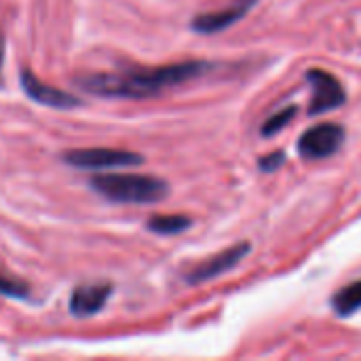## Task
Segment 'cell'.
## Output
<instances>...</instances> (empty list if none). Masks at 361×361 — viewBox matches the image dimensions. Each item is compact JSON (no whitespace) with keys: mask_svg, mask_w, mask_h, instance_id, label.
Listing matches in <instances>:
<instances>
[{"mask_svg":"<svg viewBox=\"0 0 361 361\" xmlns=\"http://www.w3.org/2000/svg\"><path fill=\"white\" fill-rule=\"evenodd\" d=\"M112 294L110 283H91V286H80L72 292L70 298V313L74 317H91L99 313L108 298Z\"/></svg>","mask_w":361,"mask_h":361,"instance_id":"cell-8","label":"cell"},{"mask_svg":"<svg viewBox=\"0 0 361 361\" xmlns=\"http://www.w3.org/2000/svg\"><path fill=\"white\" fill-rule=\"evenodd\" d=\"M258 0H235L231 2L226 8L216 11V13H205L192 19V27L201 34H214L220 32L233 23H237L243 15H247V11L256 4Z\"/></svg>","mask_w":361,"mask_h":361,"instance_id":"cell-9","label":"cell"},{"mask_svg":"<svg viewBox=\"0 0 361 361\" xmlns=\"http://www.w3.org/2000/svg\"><path fill=\"white\" fill-rule=\"evenodd\" d=\"M334 309L338 315L343 317H349L353 315L355 311L361 309V281H355L347 288H343L336 298H334Z\"/></svg>","mask_w":361,"mask_h":361,"instance_id":"cell-10","label":"cell"},{"mask_svg":"<svg viewBox=\"0 0 361 361\" xmlns=\"http://www.w3.org/2000/svg\"><path fill=\"white\" fill-rule=\"evenodd\" d=\"M2 61H4V40H2V34H0V70H2Z\"/></svg>","mask_w":361,"mask_h":361,"instance_id":"cell-15","label":"cell"},{"mask_svg":"<svg viewBox=\"0 0 361 361\" xmlns=\"http://www.w3.org/2000/svg\"><path fill=\"white\" fill-rule=\"evenodd\" d=\"M307 80L313 87V99H311V114H322L328 110H334L345 104L347 95L343 85L338 82L336 76H332L326 70H309Z\"/></svg>","mask_w":361,"mask_h":361,"instance_id":"cell-5","label":"cell"},{"mask_svg":"<svg viewBox=\"0 0 361 361\" xmlns=\"http://www.w3.org/2000/svg\"><path fill=\"white\" fill-rule=\"evenodd\" d=\"M190 226V218L186 216H154L148 220V228L159 235H176Z\"/></svg>","mask_w":361,"mask_h":361,"instance_id":"cell-11","label":"cell"},{"mask_svg":"<svg viewBox=\"0 0 361 361\" xmlns=\"http://www.w3.org/2000/svg\"><path fill=\"white\" fill-rule=\"evenodd\" d=\"M91 188L114 203L148 205L159 203L169 195V184L154 176L137 173H108L91 178Z\"/></svg>","mask_w":361,"mask_h":361,"instance_id":"cell-2","label":"cell"},{"mask_svg":"<svg viewBox=\"0 0 361 361\" xmlns=\"http://www.w3.org/2000/svg\"><path fill=\"white\" fill-rule=\"evenodd\" d=\"M345 142V129L336 123H319L302 133L298 142V152L305 159L322 161L341 150Z\"/></svg>","mask_w":361,"mask_h":361,"instance_id":"cell-4","label":"cell"},{"mask_svg":"<svg viewBox=\"0 0 361 361\" xmlns=\"http://www.w3.org/2000/svg\"><path fill=\"white\" fill-rule=\"evenodd\" d=\"M250 254V243H239V245H233L216 256H212L209 260L201 262L199 267H195L192 271L186 273V281L188 283H203V281H209V279H216L228 271H233L245 256Z\"/></svg>","mask_w":361,"mask_h":361,"instance_id":"cell-6","label":"cell"},{"mask_svg":"<svg viewBox=\"0 0 361 361\" xmlns=\"http://www.w3.org/2000/svg\"><path fill=\"white\" fill-rule=\"evenodd\" d=\"M21 87L25 91V95L30 99H34L36 104H42V106H51V108H78L82 102L72 95V93H66L57 87H51L47 82H42L40 78H36V74H32L30 70H23L21 72Z\"/></svg>","mask_w":361,"mask_h":361,"instance_id":"cell-7","label":"cell"},{"mask_svg":"<svg viewBox=\"0 0 361 361\" xmlns=\"http://www.w3.org/2000/svg\"><path fill=\"white\" fill-rule=\"evenodd\" d=\"M61 159L78 169H112V167H129L140 165L144 159L137 152L118 150V148H78L68 150L61 154Z\"/></svg>","mask_w":361,"mask_h":361,"instance_id":"cell-3","label":"cell"},{"mask_svg":"<svg viewBox=\"0 0 361 361\" xmlns=\"http://www.w3.org/2000/svg\"><path fill=\"white\" fill-rule=\"evenodd\" d=\"M212 66L207 61H182L159 68H133L127 72H99L80 76L78 87L102 97H127L144 99L163 93L165 89L188 82L205 74Z\"/></svg>","mask_w":361,"mask_h":361,"instance_id":"cell-1","label":"cell"},{"mask_svg":"<svg viewBox=\"0 0 361 361\" xmlns=\"http://www.w3.org/2000/svg\"><path fill=\"white\" fill-rule=\"evenodd\" d=\"M30 288L23 281L17 279H8L4 275H0V296H8V298H27Z\"/></svg>","mask_w":361,"mask_h":361,"instance_id":"cell-13","label":"cell"},{"mask_svg":"<svg viewBox=\"0 0 361 361\" xmlns=\"http://www.w3.org/2000/svg\"><path fill=\"white\" fill-rule=\"evenodd\" d=\"M283 159H286V154H283V152H277V154H269V157L260 159L258 165H260L262 171H275L277 167L283 165Z\"/></svg>","mask_w":361,"mask_h":361,"instance_id":"cell-14","label":"cell"},{"mask_svg":"<svg viewBox=\"0 0 361 361\" xmlns=\"http://www.w3.org/2000/svg\"><path fill=\"white\" fill-rule=\"evenodd\" d=\"M292 116H296V106H288L286 110H281V112L273 114V116L264 123L262 133H264L267 137H269V135H275L277 131H281V129L292 121Z\"/></svg>","mask_w":361,"mask_h":361,"instance_id":"cell-12","label":"cell"}]
</instances>
